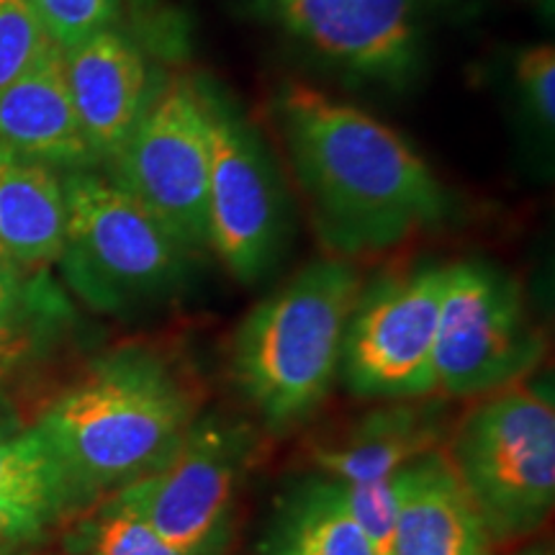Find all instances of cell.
Returning <instances> with one entry per match:
<instances>
[{"label":"cell","instance_id":"9c48e42d","mask_svg":"<svg viewBox=\"0 0 555 555\" xmlns=\"http://www.w3.org/2000/svg\"><path fill=\"white\" fill-rule=\"evenodd\" d=\"M204 88L208 124V247L242 283L270 273L288 237V206L266 147L245 119Z\"/></svg>","mask_w":555,"mask_h":555},{"label":"cell","instance_id":"603a6c76","mask_svg":"<svg viewBox=\"0 0 555 555\" xmlns=\"http://www.w3.org/2000/svg\"><path fill=\"white\" fill-rule=\"evenodd\" d=\"M337 483V481H335ZM347 509L363 527L378 555H391L393 545V489L391 481L380 483H337Z\"/></svg>","mask_w":555,"mask_h":555},{"label":"cell","instance_id":"d4e9b609","mask_svg":"<svg viewBox=\"0 0 555 555\" xmlns=\"http://www.w3.org/2000/svg\"><path fill=\"white\" fill-rule=\"evenodd\" d=\"M34 347H37L34 327L3 332V335H0V404H3L11 380L16 378V373L26 365V360L31 358Z\"/></svg>","mask_w":555,"mask_h":555},{"label":"cell","instance_id":"cb8c5ba5","mask_svg":"<svg viewBox=\"0 0 555 555\" xmlns=\"http://www.w3.org/2000/svg\"><path fill=\"white\" fill-rule=\"evenodd\" d=\"M515 75L522 88L527 106L545 127L555 121V50L553 44H538L519 52Z\"/></svg>","mask_w":555,"mask_h":555},{"label":"cell","instance_id":"ffe728a7","mask_svg":"<svg viewBox=\"0 0 555 555\" xmlns=\"http://www.w3.org/2000/svg\"><path fill=\"white\" fill-rule=\"evenodd\" d=\"M50 44L29 0H0V88L26 73Z\"/></svg>","mask_w":555,"mask_h":555},{"label":"cell","instance_id":"8992f818","mask_svg":"<svg viewBox=\"0 0 555 555\" xmlns=\"http://www.w3.org/2000/svg\"><path fill=\"white\" fill-rule=\"evenodd\" d=\"M543 350L522 291L504 270L483 260L446 266L435 337V388L448 397L496 391L532 371Z\"/></svg>","mask_w":555,"mask_h":555},{"label":"cell","instance_id":"5bb4252c","mask_svg":"<svg viewBox=\"0 0 555 555\" xmlns=\"http://www.w3.org/2000/svg\"><path fill=\"white\" fill-rule=\"evenodd\" d=\"M391 489V555H483V525L448 457L435 450L414 457Z\"/></svg>","mask_w":555,"mask_h":555},{"label":"cell","instance_id":"7402d4cb","mask_svg":"<svg viewBox=\"0 0 555 555\" xmlns=\"http://www.w3.org/2000/svg\"><path fill=\"white\" fill-rule=\"evenodd\" d=\"M54 309L44 275L29 278L0 266V335L34 327L39 317H52Z\"/></svg>","mask_w":555,"mask_h":555},{"label":"cell","instance_id":"d6986e66","mask_svg":"<svg viewBox=\"0 0 555 555\" xmlns=\"http://www.w3.org/2000/svg\"><path fill=\"white\" fill-rule=\"evenodd\" d=\"M88 555H185L152 530V525L114 491L82 530Z\"/></svg>","mask_w":555,"mask_h":555},{"label":"cell","instance_id":"484cf974","mask_svg":"<svg viewBox=\"0 0 555 555\" xmlns=\"http://www.w3.org/2000/svg\"><path fill=\"white\" fill-rule=\"evenodd\" d=\"M44 525L47 522L34 517L31 512L0 504V553H9L13 547L31 543V540L44 530Z\"/></svg>","mask_w":555,"mask_h":555},{"label":"cell","instance_id":"4fadbf2b","mask_svg":"<svg viewBox=\"0 0 555 555\" xmlns=\"http://www.w3.org/2000/svg\"><path fill=\"white\" fill-rule=\"evenodd\" d=\"M0 147L57 172L101 165L82 134L54 41L26 73L0 88Z\"/></svg>","mask_w":555,"mask_h":555},{"label":"cell","instance_id":"30bf717a","mask_svg":"<svg viewBox=\"0 0 555 555\" xmlns=\"http://www.w3.org/2000/svg\"><path fill=\"white\" fill-rule=\"evenodd\" d=\"M446 266L414 268L363 288L347 322L339 376L360 399L435 391V337Z\"/></svg>","mask_w":555,"mask_h":555},{"label":"cell","instance_id":"3957f363","mask_svg":"<svg viewBox=\"0 0 555 555\" xmlns=\"http://www.w3.org/2000/svg\"><path fill=\"white\" fill-rule=\"evenodd\" d=\"M360 294L363 278L352 262L332 255L298 270L245 317L232 376L266 425H298L322 406Z\"/></svg>","mask_w":555,"mask_h":555},{"label":"cell","instance_id":"2e32d148","mask_svg":"<svg viewBox=\"0 0 555 555\" xmlns=\"http://www.w3.org/2000/svg\"><path fill=\"white\" fill-rule=\"evenodd\" d=\"M437 435L427 409L388 406L360 420L337 446L317 448L314 461L337 483L391 481L406 463L433 450Z\"/></svg>","mask_w":555,"mask_h":555},{"label":"cell","instance_id":"277c9868","mask_svg":"<svg viewBox=\"0 0 555 555\" xmlns=\"http://www.w3.org/2000/svg\"><path fill=\"white\" fill-rule=\"evenodd\" d=\"M67 224L60 266L99 311H127L176 294L193 253L106 172H62Z\"/></svg>","mask_w":555,"mask_h":555},{"label":"cell","instance_id":"52a82bcc","mask_svg":"<svg viewBox=\"0 0 555 555\" xmlns=\"http://www.w3.org/2000/svg\"><path fill=\"white\" fill-rule=\"evenodd\" d=\"M108 178L129 191L180 245L191 253L208 247V124L204 88L185 75L159 86Z\"/></svg>","mask_w":555,"mask_h":555},{"label":"cell","instance_id":"8fae6325","mask_svg":"<svg viewBox=\"0 0 555 555\" xmlns=\"http://www.w3.org/2000/svg\"><path fill=\"white\" fill-rule=\"evenodd\" d=\"M309 47L373 78H399L414 60L420 0H275Z\"/></svg>","mask_w":555,"mask_h":555},{"label":"cell","instance_id":"7a4b0ae2","mask_svg":"<svg viewBox=\"0 0 555 555\" xmlns=\"http://www.w3.org/2000/svg\"><path fill=\"white\" fill-rule=\"evenodd\" d=\"M196 420V401L157 352L121 347L95 360L34 429L80 502L119 491L168 461Z\"/></svg>","mask_w":555,"mask_h":555},{"label":"cell","instance_id":"ba28073f","mask_svg":"<svg viewBox=\"0 0 555 555\" xmlns=\"http://www.w3.org/2000/svg\"><path fill=\"white\" fill-rule=\"evenodd\" d=\"M253 433L224 416L193 420L168 461L116 491L185 555H221L232 532Z\"/></svg>","mask_w":555,"mask_h":555},{"label":"cell","instance_id":"9a60e30c","mask_svg":"<svg viewBox=\"0 0 555 555\" xmlns=\"http://www.w3.org/2000/svg\"><path fill=\"white\" fill-rule=\"evenodd\" d=\"M62 172L0 147V266L44 275L65 245Z\"/></svg>","mask_w":555,"mask_h":555},{"label":"cell","instance_id":"7c38bea8","mask_svg":"<svg viewBox=\"0 0 555 555\" xmlns=\"http://www.w3.org/2000/svg\"><path fill=\"white\" fill-rule=\"evenodd\" d=\"M75 114L99 163H111L127 142L152 95V75L142 47L108 26L62 50Z\"/></svg>","mask_w":555,"mask_h":555},{"label":"cell","instance_id":"6da1fadb","mask_svg":"<svg viewBox=\"0 0 555 555\" xmlns=\"http://www.w3.org/2000/svg\"><path fill=\"white\" fill-rule=\"evenodd\" d=\"M275 119L319 240L335 258L397 247L446 217L433 168L376 116L288 82Z\"/></svg>","mask_w":555,"mask_h":555},{"label":"cell","instance_id":"5b68a950","mask_svg":"<svg viewBox=\"0 0 555 555\" xmlns=\"http://www.w3.org/2000/svg\"><path fill=\"white\" fill-rule=\"evenodd\" d=\"M486 538L535 530L555 499V409L535 391L499 393L463 422L448 457Z\"/></svg>","mask_w":555,"mask_h":555},{"label":"cell","instance_id":"44dd1931","mask_svg":"<svg viewBox=\"0 0 555 555\" xmlns=\"http://www.w3.org/2000/svg\"><path fill=\"white\" fill-rule=\"evenodd\" d=\"M34 13L60 50L80 44L93 34L116 26L119 0H29Z\"/></svg>","mask_w":555,"mask_h":555},{"label":"cell","instance_id":"ac0fdd59","mask_svg":"<svg viewBox=\"0 0 555 555\" xmlns=\"http://www.w3.org/2000/svg\"><path fill=\"white\" fill-rule=\"evenodd\" d=\"M0 504L31 512L41 522L80 504L78 491L34 427L24 433L0 429Z\"/></svg>","mask_w":555,"mask_h":555},{"label":"cell","instance_id":"e0dca14e","mask_svg":"<svg viewBox=\"0 0 555 555\" xmlns=\"http://www.w3.org/2000/svg\"><path fill=\"white\" fill-rule=\"evenodd\" d=\"M260 555H378L330 478L307 481L281 499Z\"/></svg>","mask_w":555,"mask_h":555},{"label":"cell","instance_id":"4316f807","mask_svg":"<svg viewBox=\"0 0 555 555\" xmlns=\"http://www.w3.org/2000/svg\"><path fill=\"white\" fill-rule=\"evenodd\" d=\"M525 555H551L547 551H532V553H525Z\"/></svg>","mask_w":555,"mask_h":555}]
</instances>
